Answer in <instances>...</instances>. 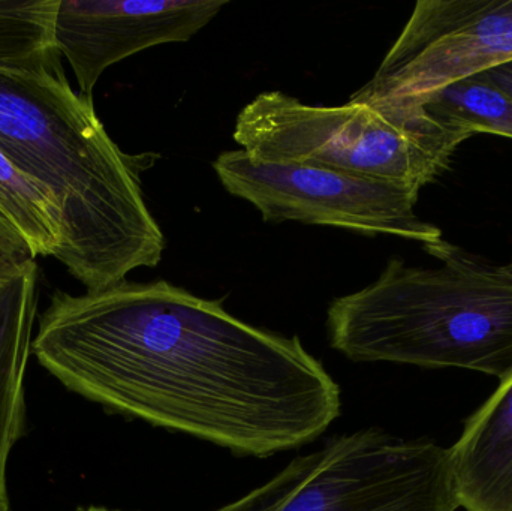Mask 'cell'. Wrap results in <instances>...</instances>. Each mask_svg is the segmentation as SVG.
<instances>
[{"label": "cell", "mask_w": 512, "mask_h": 511, "mask_svg": "<svg viewBox=\"0 0 512 511\" xmlns=\"http://www.w3.org/2000/svg\"><path fill=\"white\" fill-rule=\"evenodd\" d=\"M213 168L222 186L256 207L264 221L388 234L423 245L442 240V231L415 212L420 191L412 186L258 158L243 149L221 153Z\"/></svg>", "instance_id": "6"}, {"label": "cell", "mask_w": 512, "mask_h": 511, "mask_svg": "<svg viewBox=\"0 0 512 511\" xmlns=\"http://www.w3.org/2000/svg\"><path fill=\"white\" fill-rule=\"evenodd\" d=\"M228 0H59L54 38L81 95L110 66L156 45L186 42L206 27Z\"/></svg>", "instance_id": "8"}, {"label": "cell", "mask_w": 512, "mask_h": 511, "mask_svg": "<svg viewBox=\"0 0 512 511\" xmlns=\"http://www.w3.org/2000/svg\"><path fill=\"white\" fill-rule=\"evenodd\" d=\"M36 257L26 237L0 215V284L36 266Z\"/></svg>", "instance_id": "14"}, {"label": "cell", "mask_w": 512, "mask_h": 511, "mask_svg": "<svg viewBox=\"0 0 512 511\" xmlns=\"http://www.w3.org/2000/svg\"><path fill=\"white\" fill-rule=\"evenodd\" d=\"M471 137L424 108L382 111L354 101L324 107L282 92L256 96L234 128L236 143L258 158L321 165L418 191L448 170Z\"/></svg>", "instance_id": "4"}, {"label": "cell", "mask_w": 512, "mask_h": 511, "mask_svg": "<svg viewBox=\"0 0 512 511\" xmlns=\"http://www.w3.org/2000/svg\"><path fill=\"white\" fill-rule=\"evenodd\" d=\"M38 266L0 284V511H9L6 468L24 432V375L32 354Z\"/></svg>", "instance_id": "10"}, {"label": "cell", "mask_w": 512, "mask_h": 511, "mask_svg": "<svg viewBox=\"0 0 512 511\" xmlns=\"http://www.w3.org/2000/svg\"><path fill=\"white\" fill-rule=\"evenodd\" d=\"M0 150L53 201L56 260L87 290L161 263L164 233L141 188L147 165L120 150L66 77L0 69Z\"/></svg>", "instance_id": "2"}, {"label": "cell", "mask_w": 512, "mask_h": 511, "mask_svg": "<svg viewBox=\"0 0 512 511\" xmlns=\"http://www.w3.org/2000/svg\"><path fill=\"white\" fill-rule=\"evenodd\" d=\"M450 450L378 428L337 435L215 511H456Z\"/></svg>", "instance_id": "5"}, {"label": "cell", "mask_w": 512, "mask_h": 511, "mask_svg": "<svg viewBox=\"0 0 512 511\" xmlns=\"http://www.w3.org/2000/svg\"><path fill=\"white\" fill-rule=\"evenodd\" d=\"M59 0H0V69L65 77L54 38Z\"/></svg>", "instance_id": "11"}, {"label": "cell", "mask_w": 512, "mask_h": 511, "mask_svg": "<svg viewBox=\"0 0 512 511\" xmlns=\"http://www.w3.org/2000/svg\"><path fill=\"white\" fill-rule=\"evenodd\" d=\"M0 215L5 216L41 257L56 258L60 225L56 207L41 186L18 170L0 150Z\"/></svg>", "instance_id": "12"}, {"label": "cell", "mask_w": 512, "mask_h": 511, "mask_svg": "<svg viewBox=\"0 0 512 511\" xmlns=\"http://www.w3.org/2000/svg\"><path fill=\"white\" fill-rule=\"evenodd\" d=\"M483 80L489 81L493 86L498 89L504 90L505 93L512 98V60L502 65L495 66V68L489 69V71L483 72L478 75Z\"/></svg>", "instance_id": "15"}, {"label": "cell", "mask_w": 512, "mask_h": 511, "mask_svg": "<svg viewBox=\"0 0 512 511\" xmlns=\"http://www.w3.org/2000/svg\"><path fill=\"white\" fill-rule=\"evenodd\" d=\"M448 450L460 507L512 511V374Z\"/></svg>", "instance_id": "9"}, {"label": "cell", "mask_w": 512, "mask_h": 511, "mask_svg": "<svg viewBox=\"0 0 512 511\" xmlns=\"http://www.w3.org/2000/svg\"><path fill=\"white\" fill-rule=\"evenodd\" d=\"M423 108L439 119L463 126L474 135L512 138L511 96L478 75L453 84Z\"/></svg>", "instance_id": "13"}, {"label": "cell", "mask_w": 512, "mask_h": 511, "mask_svg": "<svg viewBox=\"0 0 512 511\" xmlns=\"http://www.w3.org/2000/svg\"><path fill=\"white\" fill-rule=\"evenodd\" d=\"M75 511H126V510H113V509H107V507L89 506V507H81V509H77Z\"/></svg>", "instance_id": "16"}, {"label": "cell", "mask_w": 512, "mask_h": 511, "mask_svg": "<svg viewBox=\"0 0 512 511\" xmlns=\"http://www.w3.org/2000/svg\"><path fill=\"white\" fill-rule=\"evenodd\" d=\"M435 267L393 258L369 287L327 312L331 348L352 362L512 374V261L493 263L447 240L424 245Z\"/></svg>", "instance_id": "3"}, {"label": "cell", "mask_w": 512, "mask_h": 511, "mask_svg": "<svg viewBox=\"0 0 512 511\" xmlns=\"http://www.w3.org/2000/svg\"><path fill=\"white\" fill-rule=\"evenodd\" d=\"M32 354L89 401L239 456L306 446L342 413L339 384L298 336L167 281L56 291Z\"/></svg>", "instance_id": "1"}, {"label": "cell", "mask_w": 512, "mask_h": 511, "mask_svg": "<svg viewBox=\"0 0 512 511\" xmlns=\"http://www.w3.org/2000/svg\"><path fill=\"white\" fill-rule=\"evenodd\" d=\"M512 60V0H420L372 80L349 101L420 110L453 84Z\"/></svg>", "instance_id": "7"}]
</instances>
